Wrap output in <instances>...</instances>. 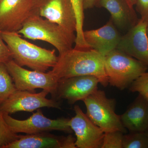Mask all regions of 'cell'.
I'll list each match as a JSON object with an SVG mask.
<instances>
[{
  "instance_id": "7a4b0ae2",
  "label": "cell",
  "mask_w": 148,
  "mask_h": 148,
  "mask_svg": "<svg viewBox=\"0 0 148 148\" xmlns=\"http://www.w3.org/2000/svg\"><path fill=\"white\" fill-rule=\"evenodd\" d=\"M2 36L9 49L12 58L21 67L45 72L53 68L58 61L55 50H49L33 44L15 32H2Z\"/></svg>"
},
{
  "instance_id": "484cf974",
  "label": "cell",
  "mask_w": 148,
  "mask_h": 148,
  "mask_svg": "<svg viewBox=\"0 0 148 148\" xmlns=\"http://www.w3.org/2000/svg\"><path fill=\"white\" fill-rule=\"evenodd\" d=\"M96 0H84V9L92 8L95 6Z\"/></svg>"
},
{
  "instance_id": "52a82bcc",
  "label": "cell",
  "mask_w": 148,
  "mask_h": 148,
  "mask_svg": "<svg viewBox=\"0 0 148 148\" xmlns=\"http://www.w3.org/2000/svg\"><path fill=\"white\" fill-rule=\"evenodd\" d=\"M40 0H0V30L17 32L24 22L38 14Z\"/></svg>"
},
{
  "instance_id": "30bf717a",
  "label": "cell",
  "mask_w": 148,
  "mask_h": 148,
  "mask_svg": "<svg viewBox=\"0 0 148 148\" xmlns=\"http://www.w3.org/2000/svg\"><path fill=\"white\" fill-rule=\"evenodd\" d=\"M75 115L69 119V124L75 132L77 148H101L105 132L94 124L80 108L74 107Z\"/></svg>"
},
{
  "instance_id": "44dd1931",
  "label": "cell",
  "mask_w": 148,
  "mask_h": 148,
  "mask_svg": "<svg viewBox=\"0 0 148 148\" xmlns=\"http://www.w3.org/2000/svg\"><path fill=\"white\" fill-rule=\"evenodd\" d=\"M73 6L75 13L77 21L76 32V39L78 41L83 40L84 38L83 25L84 21V0H71Z\"/></svg>"
},
{
  "instance_id": "83f0119b",
  "label": "cell",
  "mask_w": 148,
  "mask_h": 148,
  "mask_svg": "<svg viewBox=\"0 0 148 148\" xmlns=\"http://www.w3.org/2000/svg\"><path fill=\"white\" fill-rule=\"evenodd\" d=\"M147 35L148 36V27L147 28Z\"/></svg>"
},
{
  "instance_id": "9a60e30c",
  "label": "cell",
  "mask_w": 148,
  "mask_h": 148,
  "mask_svg": "<svg viewBox=\"0 0 148 148\" xmlns=\"http://www.w3.org/2000/svg\"><path fill=\"white\" fill-rule=\"evenodd\" d=\"M84 37L91 49L104 56L117 48L121 37L111 19L101 28L84 31Z\"/></svg>"
},
{
  "instance_id": "e0dca14e",
  "label": "cell",
  "mask_w": 148,
  "mask_h": 148,
  "mask_svg": "<svg viewBox=\"0 0 148 148\" xmlns=\"http://www.w3.org/2000/svg\"><path fill=\"white\" fill-rule=\"evenodd\" d=\"M120 116L123 125L130 132L148 131V102L140 94Z\"/></svg>"
},
{
  "instance_id": "d4e9b609",
  "label": "cell",
  "mask_w": 148,
  "mask_h": 148,
  "mask_svg": "<svg viewBox=\"0 0 148 148\" xmlns=\"http://www.w3.org/2000/svg\"><path fill=\"white\" fill-rule=\"evenodd\" d=\"M135 5L141 19L148 24V0H136Z\"/></svg>"
},
{
  "instance_id": "277c9868",
  "label": "cell",
  "mask_w": 148,
  "mask_h": 148,
  "mask_svg": "<svg viewBox=\"0 0 148 148\" xmlns=\"http://www.w3.org/2000/svg\"><path fill=\"white\" fill-rule=\"evenodd\" d=\"M104 66L109 84L121 90L147 72L148 66L117 49L104 56Z\"/></svg>"
},
{
  "instance_id": "ac0fdd59",
  "label": "cell",
  "mask_w": 148,
  "mask_h": 148,
  "mask_svg": "<svg viewBox=\"0 0 148 148\" xmlns=\"http://www.w3.org/2000/svg\"><path fill=\"white\" fill-rule=\"evenodd\" d=\"M16 90L5 64L0 63V106Z\"/></svg>"
},
{
  "instance_id": "2e32d148",
  "label": "cell",
  "mask_w": 148,
  "mask_h": 148,
  "mask_svg": "<svg viewBox=\"0 0 148 148\" xmlns=\"http://www.w3.org/2000/svg\"><path fill=\"white\" fill-rule=\"evenodd\" d=\"M134 5L131 0H96L95 6L106 9L116 27L129 29L139 20Z\"/></svg>"
},
{
  "instance_id": "d6986e66",
  "label": "cell",
  "mask_w": 148,
  "mask_h": 148,
  "mask_svg": "<svg viewBox=\"0 0 148 148\" xmlns=\"http://www.w3.org/2000/svg\"><path fill=\"white\" fill-rule=\"evenodd\" d=\"M123 148H148V131L123 135Z\"/></svg>"
},
{
  "instance_id": "ba28073f",
  "label": "cell",
  "mask_w": 148,
  "mask_h": 148,
  "mask_svg": "<svg viewBox=\"0 0 148 148\" xmlns=\"http://www.w3.org/2000/svg\"><path fill=\"white\" fill-rule=\"evenodd\" d=\"M27 119L21 120L13 118L8 114L4 117L11 129L16 133L33 134L53 130L71 133L73 130L69 126V119L60 118L56 119L48 118L44 115L40 109Z\"/></svg>"
},
{
  "instance_id": "4fadbf2b",
  "label": "cell",
  "mask_w": 148,
  "mask_h": 148,
  "mask_svg": "<svg viewBox=\"0 0 148 148\" xmlns=\"http://www.w3.org/2000/svg\"><path fill=\"white\" fill-rule=\"evenodd\" d=\"M148 24L141 18L121 36L117 49L148 66Z\"/></svg>"
},
{
  "instance_id": "5bb4252c",
  "label": "cell",
  "mask_w": 148,
  "mask_h": 148,
  "mask_svg": "<svg viewBox=\"0 0 148 148\" xmlns=\"http://www.w3.org/2000/svg\"><path fill=\"white\" fill-rule=\"evenodd\" d=\"M75 138L71 135L59 136L47 132L20 135L5 148H77Z\"/></svg>"
},
{
  "instance_id": "3957f363",
  "label": "cell",
  "mask_w": 148,
  "mask_h": 148,
  "mask_svg": "<svg viewBox=\"0 0 148 148\" xmlns=\"http://www.w3.org/2000/svg\"><path fill=\"white\" fill-rule=\"evenodd\" d=\"M17 33L26 38L46 42L56 49L59 55L73 48L76 35L38 14L28 18Z\"/></svg>"
},
{
  "instance_id": "8fae6325",
  "label": "cell",
  "mask_w": 148,
  "mask_h": 148,
  "mask_svg": "<svg viewBox=\"0 0 148 148\" xmlns=\"http://www.w3.org/2000/svg\"><path fill=\"white\" fill-rule=\"evenodd\" d=\"M100 83L94 76L85 75L59 79L54 98L65 99L73 105L84 99L98 89Z\"/></svg>"
},
{
  "instance_id": "9c48e42d",
  "label": "cell",
  "mask_w": 148,
  "mask_h": 148,
  "mask_svg": "<svg viewBox=\"0 0 148 148\" xmlns=\"http://www.w3.org/2000/svg\"><path fill=\"white\" fill-rule=\"evenodd\" d=\"M49 93L45 90L38 93L16 90L0 106V109L8 114L22 111L33 112L42 108L61 109L60 103L46 98Z\"/></svg>"
},
{
  "instance_id": "6da1fadb",
  "label": "cell",
  "mask_w": 148,
  "mask_h": 148,
  "mask_svg": "<svg viewBox=\"0 0 148 148\" xmlns=\"http://www.w3.org/2000/svg\"><path fill=\"white\" fill-rule=\"evenodd\" d=\"M51 72L58 80L80 76H94L106 87L109 84L105 71L104 56L94 49L72 48L58 56Z\"/></svg>"
},
{
  "instance_id": "5b68a950",
  "label": "cell",
  "mask_w": 148,
  "mask_h": 148,
  "mask_svg": "<svg viewBox=\"0 0 148 148\" xmlns=\"http://www.w3.org/2000/svg\"><path fill=\"white\" fill-rule=\"evenodd\" d=\"M83 101L86 107L87 116L105 133L114 131L127 132L120 116L116 113L115 100L108 98L105 91L98 89Z\"/></svg>"
},
{
  "instance_id": "603a6c76",
  "label": "cell",
  "mask_w": 148,
  "mask_h": 148,
  "mask_svg": "<svg viewBox=\"0 0 148 148\" xmlns=\"http://www.w3.org/2000/svg\"><path fill=\"white\" fill-rule=\"evenodd\" d=\"M130 90L138 92L148 102V72H145L134 81L130 86Z\"/></svg>"
},
{
  "instance_id": "cb8c5ba5",
  "label": "cell",
  "mask_w": 148,
  "mask_h": 148,
  "mask_svg": "<svg viewBox=\"0 0 148 148\" xmlns=\"http://www.w3.org/2000/svg\"><path fill=\"white\" fill-rule=\"evenodd\" d=\"M12 59L9 49L5 43L0 30V63H6Z\"/></svg>"
},
{
  "instance_id": "ffe728a7",
  "label": "cell",
  "mask_w": 148,
  "mask_h": 148,
  "mask_svg": "<svg viewBox=\"0 0 148 148\" xmlns=\"http://www.w3.org/2000/svg\"><path fill=\"white\" fill-rule=\"evenodd\" d=\"M19 136L11 129L5 119L3 113L0 109V148H5L9 144L17 140Z\"/></svg>"
},
{
  "instance_id": "8992f818",
  "label": "cell",
  "mask_w": 148,
  "mask_h": 148,
  "mask_svg": "<svg viewBox=\"0 0 148 148\" xmlns=\"http://www.w3.org/2000/svg\"><path fill=\"white\" fill-rule=\"evenodd\" d=\"M5 64L17 90L35 92V89L41 88L47 90L54 98L59 80L51 71L45 73L29 71L12 59Z\"/></svg>"
},
{
  "instance_id": "4316f807",
  "label": "cell",
  "mask_w": 148,
  "mask_h": 148,
  "mask_svg": "<svg viewBox=\"0 0 148 148\" xmlns=\"http://www.w3.org/2000/svg\"><path fill=\"white\" fill-rule=\"evenodd\" d=\"M131 1L134 5H135V3H136V0H131Z\"/></svg>"
},
{
  "instance_id": "7402d4cb",
  "label": "cell",
  "mask_w": 148,
  "mask_h": 148,
  "mask_svg": "<svg viewBox=\"0 0 148 148\" xmlns=\"http://www.w3.org/2000/svg\"><path fill=\"white\" fill-rule=\"evenodd\" d=\"M123 134L120 131L105 132L101 148H123Z\"/></svg>"
},
{
  "instance_id": "7c38bea8",
  "label": "cell",
  "mask_w": 148,
  "mask_h": 148,
  "mask_svg": "<svg viewBox=\"0 0 148 148\" xmlns=\"http://www.w3.org/2000/svg\"><path fill=\"white\" fill-rule=\"evenodd\" d=\"M38 14L69 33H76V18L71 0H40Z\"/></svg>"
}]
</instances>
